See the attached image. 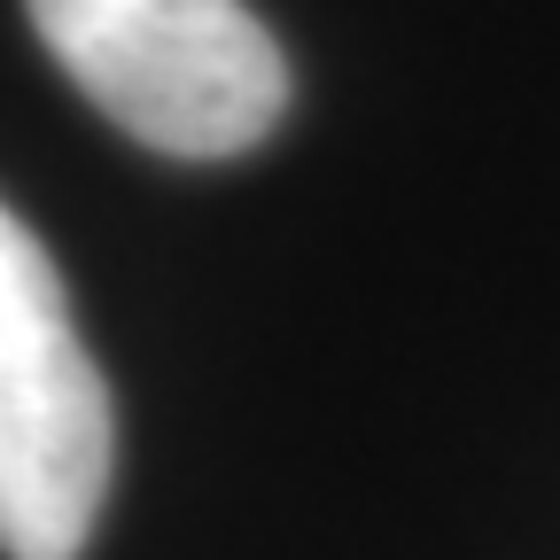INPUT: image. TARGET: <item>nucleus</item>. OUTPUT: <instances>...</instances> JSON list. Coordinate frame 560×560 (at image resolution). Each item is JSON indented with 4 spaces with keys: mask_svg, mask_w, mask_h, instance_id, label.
<instances>
[{
    "mask_svg": "<svg viewBox=\"0 0 560 560\" xmlns=\"http://www.w3.org/2000/svg\"><path fill=\"white\" fill-rule=\"evenodd\" d=\"M24 16L62 79L156 156H242L289 109V55L249 0H24Z\"/></svg>",
    "mask_w": 560,
    "mask_h": 560,
    "instance_id": "nucleus-1",
    "label": "nucleus"
},
{
    "mask_svg": "<svg viewBox=\"0 0 560 560\" xmlns=\"http://www.w3.org/2000/svg\"><path fill=\"white\" fill-rule=\"evenodd\" d=\"M117 467V412L47 242L0 202V552L79 560Z\"/></svg>",
    "mask_w": 560,
    "mask_h": 560,
    "instance_id": "nucleus-2",
    "label": "nucleus"
}]
</instances>
